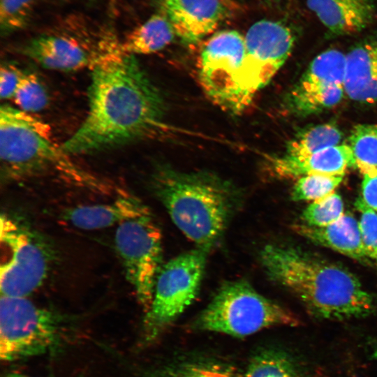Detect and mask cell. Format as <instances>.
Here are the masks:
<instances>
[{
    "label": "cell",
    "instance_id": "cell-2",
    "mask_svg": "<svg viewBox=\"0 0 377 377\" xmlns=\"http://www.w3.org/2000/svg\"><path fill=\"white\" fill-rule=\"evenodd\" d=\"M260 260L268 278L293 294L316 318H364L374 310L372 295L340 265L278 244L263 247Z\"/></svg>",
    "mask_w": 377,
    "mask_h": 377
},
{
    "label": "cell",
    "instance_id": "cell-21",
    "mask_svg": "<svg viewBox=\"0 0 377 377\" xmlns=\"http://www.w3.org/2000/svg\"><path fill=\"white\" fill-rule=\"evenodd\" d=\"M239 377H304V374L288 353L277 348H265L251 356Z\"/></svg>",
    "mask_w": 377,
    "mask_h": 377
},
{
    "label": "cell",
    "instance_id": "cell-13",
    "mask_svg": "<svg viewBox=\"0 0 377 377\" xmlns=\"http://www.w3.org/2000/svg\"><path fill=\"white\" fill-rule=\"evenodd\" d=\"M229 0H160L162 13L171 22L176 36L195 44L210 34L229 16Z\"/></svg>",
    "mask_w": 377,
    "mask_h": 377
},
{
    "label": "cell",
    "instance_id": "cell-18",
    "mask_svg": "<svg viewBox=\"0 0 377 377\" xmlns=\"http://www.w3.org/2000/svg\"><path fill=\"white\" fill-rule=\"evenodd\" d=\"M306 4L334 34L360 31L374 20L373 0H306Z\"/></svg>",
    "mask_w": 377,
    "mask_h": 377
},
{
    "label": "cell",
    "instance_id": "cell-4",
    "mask_svg": "<svg viewBox=\"0 0 377 377\" xmlns=\"http://www.w3.org/2000/svg\"><path fill=\"white\" fill-rule=\"evenodd\" d=\"M151 186L177 228L196 247L210 250L219 242L239 203L229 182L212 172L156 169Z\"/></svg>",
    "mask_w": 377,
    "mask_h": 377
},
{
    "label": "cell",
    "instance_id": "cell-23",
    "mask_svg": "<svg viewBox=\"0 0 377 377\" xmlns=\"http://www.w3.org/2000/svg\"><path fill=\"white\" fill-rule=\"evenodd\" d=\"M342 133L333 124L325 123L299 133L287 145L284 154L302 156L340 145Z\"/></svg>",
    "mask_w": 377,
    "mask_h": 377
},
{
    "label": "cell",
    "instance_id": "cell-30",
    "mask_svg": "<svg viewBox=\"0 0 377 377\" xmlns=\"http://www.w3.org/2000/svg\"><path fill=\"white\" fill-rule=\"evenodd\" d=\"M24 71L11 64H1L0 69V96L13 99Z\"/></svg>",
    "mask_w": 377,
    "mask_h": 377
},
{
    "label": "cell",
    "instance_id": "cell-11",
    "mask_svg": "<svg viewBox=\"0 0 377 377\" xmlns=\"http://www.w3.org/2000/svg\"><path fill=\"white\" fill-rule=\"evenodd\" d=\"M346 55L330 49L321 52L311 62L285 98L291 113L307 116L339 104L345 94Z\"/></svg>",
    "mask_w": 377,
    "mask_h": 377
},
{
    "label": "cell",
    "instance_id": "cell-6",
    "mask_svg": "<svg viewBox=\"0 0 377 377\" xmlns=\"http://www.w3.org/2000/svg\"><path fill=\"white\" fill-rule=\"evenodd\" d=\"M66 321L27 297L1 295V360L12 362L56 350L64 341Z\"/></svg>",
    "mask_w": 377,
    "mask_h": 377
},
{
    "label": "cell",
    "instance_id": "cell-17",
    "mask_svg": "<svg viewBox=\"0 0 377 377\" xmlns=\"http://www.w3.org/2000/svg\"><path fill=\"white\" fill-rule=\"evenodd\" d=\"M294 229L313 243L332 249L362 263H371L362 239L359 221L350 214H345L338 221L325 227L304 223L295 225Z\"/></svg>",
    "mask_w": 377,
    "mask_h": 377
},
{
    "label": "cell",
    "instance_id": "cell-8",
    "mask_svg": "<svg viewBox=\"0 0 377 377\" xmlns=\"http://www.w3.org/2000/svg\"><path fill=\"white\" fill-rule=\"evenodd\" d=\"M244 40V56L228 110L235 114L243 111L284 64L295 35L280 21L261 20L249 27Z\"/></svg>",
    "mask_w": 377,
    "mask_h": 377
},
{
    "label": "cell",
    "instance_id": "cell-16",
    "mask_svg": "<svg viewBox=\"0 0 377 377\" xmlns=\"http://www.w3.org/2000/svg\"><path fill=\"white\" fill-rule=\"evenodd\" d=\"M149 211L139 198L122 190L110 202L77 205L67 209L64 219L77 228L92 230L117 226Z\"/></svg>",
    "mask_w": 377,
    "mask_h": 377
},
{
    "label": "cell",
    "instance_id": "cell-9",
    "mask_svg": "<svg viewBox=\"0 0 377 377\" xmlns=\"http://www.w3.org/2000/svg\"><path fill=\"white\" fill-rule=\"evenodd\" d=\"M1 295L27 297L45 281L50 251L35 232L8 214L1 216Z\"/></svg>",
    "mask_w": 377,
    "mask_h": 377
},
{
    "label": "cell",
    "instance_id": "cell-29",
    "mask_svg": "<svg viewBox=\"0 0 377 377\" xmlns=\"http://www.w3.org/2000/svg\"><path fill=\"white\" fill-rule=\"evenodd\" d=\"M355 206L360 213L359 225L362 242L370 258L377 263V212L361 198L357 199Z\"/></svg>",
    "mask_w": 377,
    "mask_h": 377
},
{
    "label": "cell",
    "instance_id": "cell-25",
    "mask_svg": "<svg viewBox=\"0 0 377 377\" xmlns=\"http://www.w3.org/2000/svg\"><path fill=\"white\" fill-rule=\"evenodd\" d=\"M12 100L17 108L34 113L43 110L47 105L49 96L39 77L34 73L24 71Z\"/></svg>",
    "mask_w": 377,
    "mask_h": 377
},
{
    "label": "cell",
    "instance_id": "cell-34",
    "mask_svg": "<svg viewBox=\"0 0 377 377\" xmlns=\"http://www.w3.org/2000/svg\"><path fill=\"white\" fill-rule=\"evenodd\" d=\"M86 1H93V0H86Z\"/></svg>",
    "mask_w": 377,
    "mask_h": 377
},
{
    "label": "cell",
    "instance_id": "cell-26",
    "mask_svg": "<svg viewBox=\"0 0 377 377\" xmlns=\"http://www.w3.org/2000/svg\"><path fill=\"white\" fill-rule=\"evenodd\" d=\"M343 176L311 175L297 179L291 198L295 201H316L335 192Z\"/></svg>",
    "mask_w": 377,
    "mask_h": 377
},
{
    "label": "cell",
    "instance_id": "cell-12",
    "mask_svg": "<svg viewBox=\"0 0 377 377\" xmlns=\"http://www.w3.org/2000/svg\"><path fill=\"white\" fill-rule=\"evenodd\" d=\"M245 52L244 36L235 30L215 33L204 45L198 77L207 96L228 110Z\"/></svg>",
    "mask_w": 377,
    "mask_h": 377
},
{
    "label": "cell",
    "instance_id": "cell-28",
    "mask_svg": "<svg viewBox=\"0 0 377 377\" xmlns=\"http://www.w3.org/2000/svg\"><path fill=\"white\" fill-rule=\"evenodd\" d=\"M35 0H1L0 29L7 36L24 29L31 19Z\"/></svg>",
    "mask_w": 377,
    "mask_h": 377
},
{
    "label": "cell",
    "instance_id": "cell-19",
    "mask_svg": "<svg viewBox=\"0 0 377 377\" xmlns=\"http://www.w3.org/2000/svg\"><path fill=\"white\" fill-rule=\"evenodd\" d=\"M344 89L355 101L377 102V40L360 44L346 55Z\"/></svg>",
    "mask_w": 377,
    "mask_h": 377
},
{
    "label": "cell",
    "instance_id": "cell-3",
    "mask_svg": "<svg viewBox=\"0 0 377 377\" xmlns=\"http://www.w3.org/2000/svg\"><path fill=\"white\" fill-rule=\"evenodd\" d=\"M0 161L2 177L8 181L50 175L98 195L119 191L75 163L53 142L47 124L7 104L0 108Z\"/></svg>",
    "mask_w": 377,
    "mask_h": 377
},
{
    "label": "cell",
    "instance_id": "cell-7",
    "mask_svg": "<svg viewBox=\"0 0 377 377\" xmlns=\"http://www.w3.org/2000/svg\"><path fill=\"white\" fill-rule=\"evenodd\" d=\"M208 253L196 247L162 265L143 320L145 343H152L160 338L193 303L200 290Z\"/></svg>",
    "mask_w": 377,
    "mask_h": 377
},
{
    "label": "cell",
    "instance_id": "cell-1",
    "mask_svg": "<svg viewBox=\"0 0 377 377\" xmlns=\"http://www.w3.org/2000/svg\"><path fill=\"white\" fill-rule=\"evenodd\" d=\"M87 115L62 145L70 155L110 149L156 136L165 128V103L135 55L107 36L92 66Z\"/></svg>",
    "mask_w": 377,
    "mask_h": 377
},
{
    "label": "cell",
    "instance_id": "cell-15",
    "mask_svg": "<svg viewBox=\"0 0 377 377\" xmlns=\"http://www.w3.org/2000/svg\"><path fill=\"white\" fill-rule=\"evenodd\" d=\"M355 166L353 151L348 144L339 145L302 156L283 154L271 158L269 168L281 179H299L311 175L344 176Z\"/></svg>",
    "mask_w": 377,
    "mask_h": 377
},
{
    "label": "cell",
    "instance_id": "cell-24",
    "mask_svg": "<svg viewBox=\"0 0 377 377\" xmlns=\"http://www.w3.org/2000/svg\"><path fill=\"white\" fill-rule=\"evenodd\" d=\"M353 154L355 166L377 168V124L353 127L348 144Z\"/></svg>",
    "mask_w": 377,
    "mask_h": 377
},
{
    "label": "cell",
    "instance_id": "cell-33",
    "mask_svg": "<svg viewBox=\"0 0 377 377\" xmlns=\"http://www.w3.org/2000/svg\"><path fill=\"white\" fill-rule=\"evenodd\" d=\"M373 357L377 361V344L376 345L374 351H373Z\"/></svg>",
    "mask_w": 377,
    "mask_h": 377
},
{
    "label": "cell",
    "instance_id": "cell-5",
    "mask_svg": "<svg viewBox=\"0 0 377 377\" xmlns=\"http://www.w3.org/2000/svg\"><path fill=\"white\" fill-rule=\"evenodd\" d=\"M298 318L244 280L223 283L191 324L195 331L242 338L266 328L297 326Z\"/></svg>",
    "mask_w": 377,
    "mask_h": 377
},
{
    "label": "cell",
    "instance_id": "cell-20",
    "mask_svg": "<svg viewBox=\"0 0 377 377\" xmlns=\"http://www.w3.org/2000/svg\"><path fill=\"white\" fill-rule=\"evenodd\" d=\"M175 36V29L165 15L155 13L119 43V50L135 56L151 54L170 44Z\"/></svg>",
    "mask_w": 377,
    "mask_h": 377
},
{
    "label": "cell",
    "instance_id": "cell-22",
    "mask_svg": "<svg viewBox=\"0 0 377 377\" xmlns=\"http://www.w3.org/2000/svg\"><path fill=\"white\" fill-rule=\"evenodd\" d=\"M234 370L219 362L201 357L183 358L158 366L143 377H239Z\"/></svg>",
    "mask_w": 377,
    "mask_h": 377
},
{
    "label": "cell",
    "instance_id": "cell-27",
    "mask_svg": "<svg viewBox=\"0 0 377 377\" xmlns=\"http://www.w3.org/2000/svg\"><path fill=\"white\" fill-rule=\"evenodd\" d=\"M344 214L343 200L334 192L312 202L303 212L302 219L306 225L325 227L338 221Z\"/></svg>",
    "mask_w": 377,
    "mask_h": 377
},
{
    "label": "cell",
    "instance_id": "cell-32",
    "mask_svg": "<svg viewBox=\"0 0 377 377\" xmlns=\"http://www.w3.org/2000/svg\"><path fill=\"white\" fill-rule=\"evenodd\" d=\"M4 377H28L24 375L17 374V373H10L5 376Z\"/></svg>",
    "mask_w": 377,
    "mask_h": 377
},
{
    "label": "cell",
    "instance_id": "cell-31",
    "mask_svg": "<svg viewBox=\"0 0 377 377\" xmlns=\"http://www.w3.org/2000/svg\"><path fill=\"white\" fill-rule=\"evenodd\" d=\"M358 170L363 175L362 200L377 212V168L361 167Z\"/></svg>",
    "mask_w": 377,
    "mask_h": 377
},
{
    "label": "cell",
    "instance_id": "cell-10",
    "mask_svg": "<svg viewBox=\"0 0 377 377\" xmlns=\"http://www.w3.org/2000/svg\"><path fill=\"white\" fill-rule=\"evenodd\" d=\"M114 245L127 281L145 313L151 305L161 268L162 235L151 211L117 226Z\"/></svg>",
    "mask_w": 377,
    "mask_h": 377
},
{
    "label": "cell",
    "instance_id": "cell-14",
    "mask_svg": "<svg viewBox=\"0 0 377 377\" xmlns=\"http://www.w3.org/2000/svg\"><path fill=\"white\" fill-rule=\"evenodd\" d=\"M72 36L45 34L29 40L22 52L43 68L58 71H74L94 65L99 54Z\"/></svg>",
    "mask_w": 377,
    "mask_h": 377
}]
</instances>
